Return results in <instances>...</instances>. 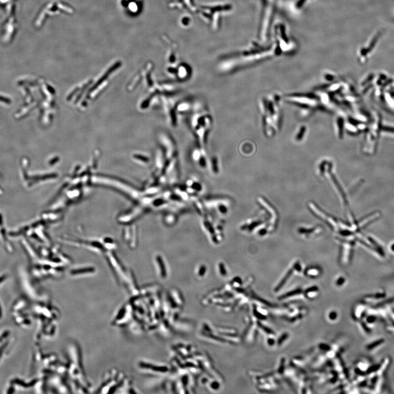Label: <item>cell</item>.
I'll use <instances>...</instances> for the list:
<instances>
[{
    "instance_id": "1",
    "label": "cell",
    "mask_w": 394,
    "mask_h": 394,
    "mask_svg": "<svg viewBox=\"0 0 394 394\" xmlns=\"http://www.w3.org/2000/svg\"><path fill=\"white\" fill-rule=\"evenodd\" d=\"M195 113L192 115L191 124L199 143L203 147L206 141V136L212 125L211 117L207 111L198 110L196 107Z\"/></svg>"
},
{
    "instance_id": "4",
    "label": "cell",
    "mask_w": 394,
    "mask_h": 394,
    "mask_svg": "<svg viewBox=\"0 0 394 394\" xmlns=\"http://www.w3.org/2000/svg\"><path fill=\"white\" fill-rule=\"evenodd\" d=\"M383 130L394 134V128H391V127H384Z\"/></svg>"
},
{
    "instance_id": "3",
    "label": "cell",
    "mask_w": 394,
    "mask_h": 394,
    "mask_svg": "<svg viewBox=\"0 0 394 394\" xmlns=\"http://www.w3.org/2000/svg\"><path fill=\"white\" fill-rule=\"evenodd\" d=\"M189 109V104L187 103H182L179 105L178 106V110L181 111V112H185L186 110H188V109Z\"/></svg>"
},
{
    "instance_id": "2",
    "label": "cell",
    "mask_w": 394,
    "mask_h": 394,
    "mask_svg": "<svg viewBox=\"0 0 394 394\" xmlns=\"http://www.w3.org/2000/svg\"><path fill=\"white\" fill-rule=\"evenodd\" d=\"M211 168H212V171L213 173H217L218 172V167H217L218 165V160L216 159L215 157H213L212 158L211 160Z\"/></svg>"
}]
</instances>
